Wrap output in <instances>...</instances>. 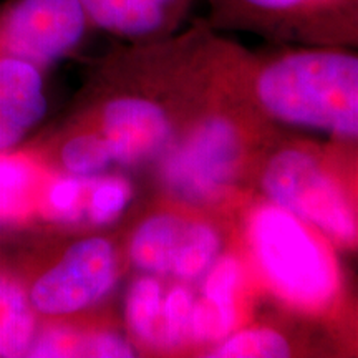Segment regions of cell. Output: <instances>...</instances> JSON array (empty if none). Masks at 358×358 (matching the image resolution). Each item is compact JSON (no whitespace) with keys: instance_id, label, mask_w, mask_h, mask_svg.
I'll return each instance as SVG.
<instances>
[{"instance_id":"obj_1","label":"cell","mask_w":358,"mask_h":358,"mask_svg":"<svg viewBox=\"0 0 358 358\" xmlns=\"http://www.w3.org/2000/svg\"><path fill=\"white\" fill-rule=\"evenodd\" d=\"M262 106L284 123L357 138L358 58L335 48L272 58L256 77Z\"/></svg>"},{"instance_id":"obj_2","label":"cell","mask_w":358,"mask_h":358,"mask_svg":"<svg viewBox=\"0 0 358 358\" xmlns=\"http://www.w3.org/2000/svg\"><path fill=\"white\" fill-rule=\"evenodd\" d=\"M249 243L268 285L285 302L315 310L332 301L338 289L334 259L294 214L275 204L259 208L249 221Z\"/></svg>"},{"instance_id":"obj_3","label":"cell","mask_w":358,"mask_h":358,"mask_svg":"<svg viewBox=\"0 0 358 358\" xmlns=\"http://www.w3.org/2000/svg\"><path fill=\"white\" fill-rule=\"evenodd\" d=\"M262 185L272 204L337 243H355L357 219L350 204L310 155L299 150L275 155L264 171Z\"/></svg>"},{"instance_id":"obj_4","label":"cell","mask_w":358,"mask_h":358,"mask_svg":"<svg viewBox=\"0 0 358 358\" xmlns=\"http://www.w3.org/2000/svg\"><path fill=\"white\" fill-rule=\"evenodd\" d=\"M90 24L78 0H8L0 7V43L38 69L82 43Z\"/></svg>"},{"instance_id":"obj_5","label":"cell","mask_w":358,"mask_h":358,"mask_svg":"<svg viewBox=\"0 0 358 358\" xmlns=\"http://www.w3.org/2000/svg\"><path fill=\"white\" fill-rule=\"evenodd\" d=\"M116 282L113 245L103 237L71 244L60 261L40 274L29 289L35 313L65 317L101 301Z\"/></svg>"},{"instance_id":"obj_6","label":"cell","mask_w":358,"mask_h":358,"mask_svg":"<svg viewBox=\"0 0 358 358\" xmlns=\"http://www.w3.org/2000/svg\"><path fill=\"white\" fill-rule=\"evenodd\" d=\"M241 159V138L227 120H204L164 161L163 181L187 201H208L232 182Z\"/></svg>"},{"instance_id":"obj_7","label":"cell","mask_w":358,"mask_h":358,"mask_svg":"<svg viewBox=\"0 0 358 358\" xmlns=\"http://www.w3.org/2000/svg\"><path fill=\"white\" fill-rule=\"evenodd\" d=\"M164 110L145 98H118L103 111V138L123 166H138L159 155L171 138Z\"/></svg>"},{"instance_id":"obj_8","label":"cell","mask_w":358,"mask_h":358,"mask_svg":"<svg viewBox=\"0 0 358 358\" xmlns=\"http://www.w3.org/2000/svg\"><path fill=\"white\" fill-rule=\"evenodd\" d=\"M227 19L266 29L327 32L350 24L355 0H214Z\"/></svg>"},{"instance_id":"obj_9","label":"cell","mask_w":358,"mask_h":358,"mask_svg":"<svg viewBox=\"0 0 358 358\" xmlns=\"http://www.w3.org/2000/svg\"><path fill=\"white\" fill-rule=\"evenodd\" d=\"M90 24L127 38H153L171 29L187 0H78Z\"/></svg>"},{"instance_id":"obj_10","label":"cell","mask_w":358,"mask_h":358,"mask_svg":"<svg viewBox=\"0 0 358 358\" xmlns=\"http://www.w3.org/2000/svg\"><path fill=\"white\" fill-rule=\"evenodd\" d=\"M241 284V264L236 257L216 259L208 271L203 297L194 302L189 337L201 343L221 342L236 325V294Z\"/></svg>"},{"instance_id":"obj_11","label":"cell","mask_w":358,"mask_h":358,"mask_svg":"<svg viewBox=\"0 0 358 358\" xmlns=\"http://www.w3.org/2000/svg\"><path fill=\"white\" fill-rule=\"evenodd\" d=\"M40 168L29 156L0 153V222H24L37 211L43 185Z\"/></svg>"},{"instance_id":"obj_12","label":"cell","mask_w":358,"mask_h":358,"mask_svg":"<svg viewBox=\"0 0 358 358\" xmlns=\"http://www.w3.org/2000/svg\"><path fill=\"white\" fill-rule=\"evenodd\" d=\"M187 222L173 214H156L140 224L129 244L134 266L153 274H171Z\"/></svg>"},{"instance_id":"obj_13","label":"cell","mask_w":358,"mask_h":358,"mask_svg":"<svg viewBox=\"0 0 358 358\" xmlns=\"http://www.w3.org/2000/svg\"><path fill=\"white\" fill-rule=\"evenodd\" d=\"M37 335L29 292L15 277L0 272V358L27 357Z\"/></svg>"},{"instance_id":"obj_14","label":"cell","mask_w":358,"mask_h":358,"mask_svg":"<svg viewBox=\"0 0 358 358\" xmlns=\"http://www.w3.org/2000/svg\"><path fill=\"white\" fill-rule=\"evenodd\" d=\"M88 181L66 174L45 179L38 196L37 211L53 222H77L87 211Z\"/></svg>"},{"instance_id":"obj_15","label":"cell","mask_w":358,"mask_h":358,"mask_svg":"<svg viewBox=\"0 0 358 358\" xmlns=\"http://www.w3.org/2000/svg\"><path fill=\"white\" fill-rule=\"evenodd\" d=\"M221 250V237L204 222H187L171 274L179 279H198L211 268Z\"/></svg>"},{"instance_id":"obj_16","label":"cell","mask_w":358,"mask_h":358,"mask_svg":"<svg viewBox=\"0 0 358 358\" xmlns=\"http://www.w3.org/2000/svg\"><path fill=\"white\" fill-rule=\"evenodd\" d=\"M163 308L159 282L141 277L129 289L127 297V322L134 337L141 342H156Z\"/></svg>"},{"instance_id":"obj_17","label":"cell","mask_w":358,"mask_h":358,"mask_svg":"<svg viewBox=\"0 0 358 358\" xmlns=\"http://www.w3.org/2000/svg\"><path fill=\"white\" fill-rule=\"evenodd\" d=\"M289 355L287 338L271 329L231 332L208 353L211 358H282Z\"/></svg>"},{"instance_id":"obj_18","label":"cell","mask_w":358,"mask_h":358,"mask_svg":"<svg viewBox=\"0 0 358 358\" xmlns=\"http://www.w3.org/2000/svg\"><path fill=\"white\" fill-rule=\"evenodd\" d=\"M113 161L108 143L95 133L77 134L64 143L60 150V163L71 176L95 178L105 171Z\"/></svg>"},{"instance_id":"obj_19","label":"cell","mask_w":358,"mask_h":358,"mask_svg":"<svg viewBox=\"0 0 358 358\" xmlns=\"http://www.w3.org/2000/svg\"><path fill=\"white\" fill-rule=\"evenodd\" d=\"M129 196H131V189L122 178H88L85 214L96 226H106L122 216L129 203Z\"/></svg>"},{"instance_id":"obj_20","label":"cell","mask_w":358,"mask_h":358,"mask_svg":"<svg viewBox=\"0 0 358 358\" xmlns=\"http://www.w3.org/2000/svg\"><path fill=\"white\" fill-rule=\"evenodd\" d=\"M194 299L185 287H174L163 299L156 342L166 348H178L189 337L191 313Z\"/></svg>"},{"instance_id":"obj_21","label":"cell","mask_w":358,"mask_h":358,"mask_svg":"<svg viewBox=\"0 0 358 358\" xmlns=\"http://www.w3.org/2000/svg\"><path fill=\"white\" fill-rule=\"evenodd\" d=\"M87 334H80L69 327H50L35 335L27 357L64 358L85 357Z\"/></svg>"},{"instance_id":"obj_22","label":"cell","mask_w":358,"mask_h":358,"mask_svg":"<svg viewBox=\"0 0 358 358\" xmlns=\"http://www.w3.org/2000/svg\"><path fill=\"white\" fill-rule=\"evenodd\" d=\"M85 357L92 358H129L134 357L131 343L120 334L95 332L87 334Z\"/></svg>"}]
</instances>
